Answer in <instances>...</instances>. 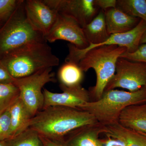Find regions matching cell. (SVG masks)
I'll use <instances>...</instances> for the list:
<instances>
[{
  "label": "cell",
  "mask_w": 146,
  "mask_h": 146,
  "mask_svg": "<svg viewBox=\"0 0 146 146\" xmlns=\"http://www.w3.org/2000/svg\"><path fill=\"white\" fill-rule=\"evenodd\" d=\"M89 112L61 106L42 109L32 119L29 127L40 136L62 144L65 137L79 128L98 123Z\"/></svg>",
  "instance_id": "cell-1"
},
{
  "label": "cell",
  "mask_w": 146,
  "mask_h": 146,
  "mask_svg": "<svg viewBox=\"0 0 146 146\" xmlns=\"http://www.w3.org/2000/svg\"><path fill=\"white\" fill-rule=\"evenodd\" d=\"M0 62L13 78L17 79L57 66L59 59L45 42L25 45L6 55Z\"/></svg>",
  "instance_id": "cell-2"
},
{
  "label": "cell",
  "mask_w": 146,
  "mask_h": 146,
  "mask_svg": "<svg viewBox=\"0 0 146 146\" xmlns=\"http://www.w3.org/2000/svg\"><path fill=\"white\" fill-rule=\"evenodd\" d=\"M145 103L146 86L134 92L111 89L105 91L99 99L86 103L80 110L91 113L98 122L106 125L118 122L127 107Z\"/></svg>",
  "instance_id": "cell-3"
},
{
  "label": "cell",
  "mask_w": 146,
  "mask_h": 146,
  "mask_svg": "<svg viewBox=\"0 0 146 146\" xmlns=\"http://www.w3.org/2000/svg\"><path fill=\"white\" fill-rule=\"evenodd\" d=\"M127 51L125 47L117 45H105L90 50L78 63L84 72L94 69L96 75L95 86L89 91L90 97L97 100L100 98L107 84L116 72L118 58Z\"/></svg>",
  "instance_id": "cell-4"
},
{
  "label": "cell",
  "mask_w": 146,
  "mask_h": 146,
  "mask_svg": "<svg viewBox=\"0 0 146 146\" xmlns=\"http://www.w3.org/2000/svg\"><path fill=\"white\" fill-rule=\"evenodd\" d=\"M24 4L25 1L22 0L10 18L0 27V59L25 45L46 42L44 36L29 22Z\"/></svg>",
  "instance_id": "cell-5"
},
{
  "label": "cell",
  "mask_w": 146,
  "mask_h": 146,
  "mask_svg": "<svg viewBox=\"0 0 146 146\" xmlns=\"http://www.w3.org/2000/svg\"><path fill=\"white\" fill-rule=\"evenodd\" d=\"M52 68H48L25 77L15 79L13 82L19 89V98L33 117L43 109V87L47 83L56 81Z\"/></svg>",
  "instance_id": "cell-6"
},
{
  "label": "cell",
  "mask_w": 146,
  "mask_h": 146,
  "mask_svg": "<svg viewBox=\"0 0 146 146\" xmlns=\"http://www.w3.org/2000/svg\"><path fill=\"white\" fill-rule=\"evenodd\" d=\"M146 86V63L119 58L116 72L106 90L120 88L134 92Z\"/></svg>",
  "instance_id": "cell-7"
},
{
  "label": "cell",
  "mask_w": 146,
  "mask_h": 146,
  "mask_svg": "<svg viewBox=\"0 0 146 146\" xmlns=\"http://www.w3.org/2000/svg\"><path fill=\"white\" fill-rule=\"evenodd\" d=\"M44 38L46 42L50 43L58 40L68 41L79 49L86 48L90 45L83 29L78 22L71 16L60 13H58L54 25Z\"/></svg>",
  "instance_id": "cell-8"
},
{
  "label": "cell",
  "mask_w": 146,
  "mask_h": 146,
  "mask_svg": "<svg viewBox=\"0 0 146 146\" xmlns=\"http://www.w3.org/2000/svg\"><path fill=\"white\" fill-rule=\"evenodd\" d=\"M51 8L58 13L74 19L83 28L98 14L99 8L96 0H43Z\"/></svg>",
  "instance_id": "cell-9"
},
{
  "label": "cell",
  "mask_w": 146,
  "mask_h": 146,
  "mask_svg": "<svg viewBox=\"0 0 146 146\" xmlns=\"http://www.w3.org/2000/svg\"><path fill=\"white\" fill-rule=\"evenodd\" d=\"M63 92L53 93L43 89L44 104L43 109L50 106H61L80 109L91 101L89 91L81 85L74 87L60 86Z\"/></svg>",
  "instance_id": "cell-10"
},
{
  "label": "cell",
  "mask_w": 146,
  "mask_h": 146,
  "mask_svg": "<svg viewBox=\"0 0 146 146\" xmlns=\"http://www.w3.org/2000/svg\"><path fill=\"white\" fill-rule=\"evenodd\" d=\"M27 18L36 30L46 36L57 19L58 12L44 3L43 0L25 1Z\"/></svg>",
  "instance_id": "cell-11"
},
{
  "label": "cell",
  "mask_w": 146,
  "mask_h": 146,
  "mask_svg": "<svg viewBox=\"0 0 146 146\" xmlns=\"http://www.w3.org/2000/svg\"><path fill=\"white\" fill-rule=\"evenodd\" d=\"M104 126L99 122L82 127L66 136L61 145L63 146H104L100 139L104 132Z\"/></svg>",
  "instance_id": "cell-12"
},
{
  "label": "cell",
  "mask_w": 146,
  "mask_h": 146,
  "mask_svg": "<svg viewBox=\"0 0 146 146\" xmlns=\"http://www.w3.org/2000/svg\"><path fill=\"white\" fill-rule=\"evenodd\" d=\"M104 12L106 27L110 35L130 31L141 20L127 15L117 7L108 9Z\"/></svg>",
  "instance_id": "cell-13"
},
{
  "label": "cell",
  "mask_w": 146,
  "mask_h": 146,
  "mask_svg": "<svg viewBox=\"0 0 146 146\" xmlns=\"http://www.w3.org/2000/svg\"><path fill=\"white\" fill-rule=\"evenodd\" d=\"M104 126V133L124 146H146V134L124 127L118 122Z\"/></svg>",
  "instance_id": "cell-14"
},
{
  "label": "cell",
  "mask_w": 146,
  "mask_h": 146,
  "mask_svg": "<svg viewBox=\"0 0 146 146\" xmlns=\"http://www.w3.org/2000/svg\"><path fill=\"white\" fill-rule=\"evenodd\" d=\"M118 122L124 127L146 135V103L127 107Z\"/></svg>",
  "instance_id": "cell-15"
},
{
  "label": "cell",
  "mask_w": 146,
  "mask_h": 146,
  "mask_svg": "<svg viewBox=\"0 0 146 146\" xmlns=\"http://www.w3.org/2000/svg\"><path fill=\"white\" fill-rule=\"evenodd\" d=\"M9 111L11 127V138L29 128L33 117L20 98L11 106Z\"/></svg>",
  "instance_id": "cell-16"
},
{
  "label": "cell",
  "mask_w": 146,
  "mask_h": 146,
  "mask_svg": "<svg viewBox=\"0 0 146 146\" xmlns=\"http://www.w3.org/2000/svg\"><path fill=\"white\" fill-rule=\"evenodd\" d=\"M84 73L77 63L65 62L58 72L60 86L74 87L81 85L84 78Z\"/></svg>",
  "instance_id": "cell-17"
},
{
  "label": "cell",
  "mask_w": 146,
  "mask_h": 146,
  "mask_svg": "<svg viewBox=\"0 0 146 146\" xmlns=\"http://www.w3.org/2000/svg\"><path fill=\"white\" fill-rule=\"evenodd\" d=\"M5 141L7 146H44L38 132L30 127Z\"/></svg>",
  "instance_id": "cell-18"
},
{
  "label": "cell",
  "mask_w": 146,
  "mask_h": 146,
  "mask_svg": "<svg viewBox=\"0 0 146 146\" xmlns=\"http://www.w3.org/2000/svg\"><path fill=\"white\" fill-rule=\"evenodd\" d=\"M116 7L129 16L146 22V0H118Z\"/></svg>",
  "instance_id": "cell-19"
},
{
  "label": "cell",
  "mask_w": 146,
  "mask_h": 146,
  "mask_svg": "<svg viewBox=\"0 0 146 146\" xmlns=\"http://www.w3.org/2000/svg\"><path fill=\"white\" fill-rule=\"evenodd\" d=\"M19 97V89L14 84H0V115L8 110Z\"/></svg>",
  "instance_id": "cell-20"
},
{
  "label": "cell",
  "mask_w": 146,
  "mask_h": 146,
  "mask_svg": "<svg viewBox=\"0 0 146 146\" xmlns=\"http://www.w3.org/2000/svg\"><path fill=\"white\" fill-rule=\"evenodd\" d=\"M22 0H0V21L5 23Z\"/></svg>",
  "instance_id": "cell-21"
},
{
  "label": "cell",
  "mask_w": 146,
  "mask_h": 146,
  "mask_svg": "<svg viewBox=\"0 0 146 146\" xmlns=\"http://www.w3.org/2000/svg\"><path fill=\"white\" fill-rule=\"evenodd\" d=\"M11 118L9 109L0 115V141L10 138Z\"/></svg>",
  "instance_id": "cell-22"
},
{
  "label": "cell",
  "mask_w": 146,
  "mask_h": 146,
  "mask_svg": "<svg viewBox=\"0 0 146 146\" xmlns=\"http://www.w3.org/2000/svg\"><path fill=\"white\" fill-rule=\"evenodd\" d=\"M120 57L130 61L146 63V44L140 45L134 52H125Z\"/></svg>",
  "instance_id": "cell-23"
},
{
  "label": "cell",
  "mask_w": 146,
  "mask_h": 146,
  "mask_svg": "<svg viewBox=\"0 0 146 146\" xmlns=\"http://www.w3.org/2000/svg\"><path fill=\"white\" fill-rule=\"evenodd\" d=\"M15 78H13L7 69L0 62V84L13 83Z\"/></svg>",
  "instance_id": "cell-24"
},
{
  "label": "cell",
  "mask_w": 146,
  "mask_h": 146,
  "mask_svg": "<svg viewBox=\"0 0 146 146\" xmlns=\"http://www.w3.org/2000/svg\"><path fill=\"white\" fill-rule=\"evenodd\" d=\"M96 5L99 8L104 11L115 8L117 5L116 0H96Z\"/></svg>",
  "instance_id": "cell-25"
},
{
  "label": "cell",
  "mask_w": 146,
  "mask_h": 146,
  "mask_svg": "<svg viewBox=\"0 0 146 146\" xmlns=\"http://www.w3.org/2000/svg\"><path fill=\"white\" fill-rule=\"evenodd\" d=\"M39 136L43 142L44 146H63L61 144L51 141L44 136H40V135Z\"/></svg>",
  "instance_id": "cell-26"
},
{
  "label": "cell",
  "mask_w": 146,
  "mask_h": 146,
  "mask_svg": "<svg viewBox=\"0 0 146 146\" xmlns=\"http://www.w3.org/2000/svg\"><path fill=\"white\" fill-rule=\"evenodd\" d=\"M140 44V45L146 44V30L144 32L143 34L141 37Z\"/></svg>",
  "instance_id": "cell-27"
},
{
  "label": "cell",
  "mask_w": 146,
  "mask_h": 146,
  "mask_svg": "<svg viewBox=\"0 0 146 146\" xmlns=\"http://www.w3.org/2000/svg\"><path fill=\"white\" fill-rule=\"evenodd\" d=\"M0 146H7L5 141H0Z\"/></svg>",
  "instance_id": "cell-28"
},
{
  "label": "cell",
  "mask_w": 146,
  "mask_h": 146,
  "mask_svg": "<svg viewBox=\"0 0 146 146\" xmlns=\"http://www.w3.org/2000/svg\"><path fill=\"white\" fill-rule=\"evenodd\" d=\"M4 23H3V22H2V21H0V27H1L2 26Z\"/></svg>",
  "instance_id": "cell-29"
}]
</instances>
